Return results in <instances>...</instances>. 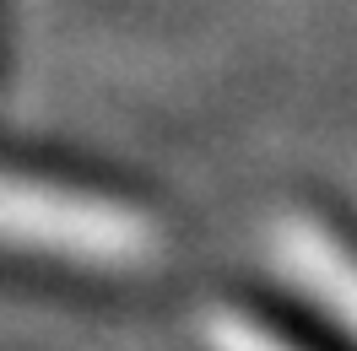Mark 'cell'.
<instances>
[{
	"mask_svg": "<svg viewBox=\"0 0 357 351\" xmlns=\"http://www.w3.org/2000/svg\"><path fill=\"white\" fill-rule=\"evenodd\" d=\"M271 254L357 346V243L309 205H282L271 217Z\"/></svg>",
	"mask_w": 357,
	"mask_h": 351,
	"instance_id": "2",
	"label": "cell"
},
{
	"mask_svg": "<svg viewBox=\"0 0 357 351\" xmlns=\"http://www.w3.org/2000/svg\"><path fill=\"white\" fill-rule=\"evenodd\" d=\"M195 335H201L206 351H309V346H298L292 335H282L276 325L255 319V313H244V308H227V303L201 308Z\"/></svg>",
	"mask_w": 357,
	"mask_h": 351,
	"instance_id": "3",
	"label": "cell"
},
{
	"mask_svg": "<svg viewBox=\"0 0 357 351\" xmlns=\"http://www.w3.org/2000/svg\"><path fill=\"white\" fill-rule=\"evenodd\" d=\"M0 249L70 270H146L168 254V227L130 200L60 173L0 162Z\"/></svg>",
	"mask_w": 357,
	"mask_h": 351,
	"instance_id": "1",
	"label": "cell"
}]
</instances>
